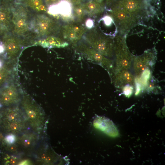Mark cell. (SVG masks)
Segmentation results:
<instances>
[{"label": "cell", "mask_w": 165, "mask_h": 165, "mask_svg": "<svg viewBox=\"0 0 165 165\" xmlns=\"http://www.w3.org/2000/svg\"><path fill=\"white\" fill-rule=\"evenodd\" d=\"M26 5L33 11L43 13L47 12V8L43 0H24Z\"/></svg>", "instance_id": "obj_21"}, {"label": "cell", "mask_w": 165, "mask_h": 165, "mask_svg": "<svg viewBox=\"0 0 165 165\" xmlns=\"http://www.w3.org/2000/svg\"><path fill=\"white\" fill-rule=\"evenodd\" d=\"M11 72V69L8 64L3 65L0 68V88L5 83Z\"/></svg>", "instance_id": "obj_23"}, {"label": "cell", "mask_w": 165, "mask_h": 165, "mask_svg": "<svg viewBox=\"0 0 165 165\" xmlns=\"http://www.w3.org/2000/svg\"><path fill=\"white\" fill-rule=\"evenodd\" d=\"M73 13L75 22L79 23L83 21L86 16L82 3L73 5Z\"/></svg>", "instance_id": "obj_22"}, {"label": "cell", "mask_w": 165, "mask_h": 165, "mask_svg": "<svg viewBox=\"0 0 165 165\" xmlns=\"http://www.w3.org/2000/svg\"><path fill=\"white\" fill-rule=\"evenodd\" d=\"M30 24L31 32L38 39L57 34L61 27L57 20L43 13L32 16Z\"/></svg>", "instance_id": "obj_6"}, {"label": "cell", "mask_w": 165, "mask_h": 165, "mask_svg": "<svg viewBox=\"0 0 165 165\" xmlns=\"http://www.w3.org/2000/svg\"><path fill=\"white\" fill-rule=\"evenodd\" d=\"M1 160L2 163L5 165L18 164L21 161L18 156L6 153L2 154Z\"/></svg>", "instance_id": "obj_24"}, {"label": "cell", "mask_w": 165, "mask_h": 165, "mask_svg": "<svg viewBox=\"0 0 165 165\" xmlns=\"http://www.w3.org/2000/svg\"><path fill=\"white\" fill-rule=\"evenodd\" d=\"M152 0H117L110 7L117 8L141 21L152 17L155 13L154 7L150 2Z\"/></svg>", "instance_id": "obj_3"}, {"label": "cell", "mask_w": 165, "mask_h": 165, "mask_svg": "<svg viewBox=\"0 0 165 165\" xmlns=\"http://www.w3.org/2000/svg\"><path fill=\"white\" fill-rule=\"evenodd\" d=\"M21 107L29 124L33 131L40 133L45 124L44 113L40 107L30 96L24 95L21 100Z\"/></svg>", "instance_id": "obj_4"}, {"label": "cell", "mask_w": 165, "mask_h": 165, "mask_svg": "<svg viewBox=\"0 0 165 165\" xmlns=\"http://www.w3.org/2000/svg\"><path fill=\"white\" fill-rule=\"evenodd\" d=\"M5 138L6 142L9 145L14 144L17 141L16 135L12 134H7Z\"/></svg>", "instance_id": "obj_27"}, {"label": "cell", "mask_w": 165, "mask_h": 165, "mask_svg": "<svg viewBox=\"0 0 165 165\" xmlns=\"http://www.w3.org/2000/svg\"><path fill=\"white\" fill-rule=\"evenodd\" d=\"M3 65L2 61L0 59V68Z\"/></svg>", "instance_id": "obj_36"}, {"label": "cell", "mask_w": 165, "mask_h": 165, "mask_svg": "<svg viewBox=\"0 0 165 165\" xmlns=\"http://www.w3.org/2000/svg\"><path fill=\"white\" fill-rule=\"evenodd\" d=\"M73 5H77L82 3L85 0H68Z\"/></svg>", "instance_id": "obj_34"}, {"label": "cell", "mask_w": 165, "mask_h": 165, "mask_svg": "<svg viewBox=\"0 0 165 165\" xmlns=\"http://www.w3.org/2000/svg\"><path fill=\"white\" fill-rule=\"evenodd\" d=\"M29 126L25 114L18 106H7L0 111V129L4 133L15 135L22 134Z\"/></svg>", "instance_id": "obj_1"}, {"label": "cell", "mask_w": 165, "mask_h": 165, "mask_svg": "<svg viewBox=\"0 0 165 165\" xmlns=\"http://www.w3.org/2000/svg\"><path fill=\"white\" fill-rule=\"evenodd\" d=\"M106 11L112 18L119 34L127 35L133 28L141 23V20L138 18L116 7L111 6Z\"/></svg>", "instance_id": "obj_7"}, {"label": "cell", "mask_w": 165, "mask_h": 165, "mask_svg": "<svg viewBox=\"0 0 165 165\" xmlns=\"http://www.w3.org/2000/svg\"><path fill=\"white\" fill-rule=\"evenodd\" d=\"M7 32V31L2 25L0 22V35L6 33Z\"/></svg>", "instance_id": "obj_35"}, {"label": "cell", "mask_w": 165, "mask_h": 165, "mask_svg": "<svg viewBox=\"0 0 165 165\" xmlns=\"http://www.w3.org/2000/svg\"><path fill=\"white\" fill-rule=\"evenodd\" d=\"M140 76L139 80L143 88H146L151 77V71L149 68H146L142 72Z\"/></svg>", "instance_id": "obj_25"}, {"label": "cell", "mask_w": 165, "mask_h": 165, "mask_svg": "<svg viewBox=\"0 0 165 165\" xmlns=\"http://www.w3.org/2000/svg\"><path fill=\"white\" fill-rule=\"evenodd\" d=\"M123 94L127 97H130L133 93V88L132 85L127 84L123 87Z\"/></svg>", "instance_id": "obj_26"}, {"label": "cell", "mask_w": 165, "mask_h": 165, "mask_svg": "<svg viewBox=\"0 0 165 165\" xmlns=\"http://www.w3.org/2000/svg\"><path fill=\"white\" fill-rule=\"evenodd\" d=\"M2 106V104L0 103V108H1V107Z\"/></svg>", "instance_id": "obj_37"}, {"label": "cell", "mask_w": 165, "mask_h": 165, "mask_svg": "<svg viewBox=\"0 0 165 165\" xmlns=\"http://www.w3.org/2000/svg\"><path fill=\"white\" fill-rule=\"evenodd\" d=\"M16 86L13 82L5 83L0 88V103L6 107L18 103L21 99Z\"/></svg>", "instance_id": "obj_13"}, {"label": "cell", "mask_w": 165, "mask_h": 165, "mask_svg": "<svg viewBox=\"0 0 165 165\" xmlns=\"http://www.w3.org/2000/svg\"><path fill=\"white\" fill-rule=\"evenodd\" d=\"M11 8L2 6L0 8V22L8 32L11 29Z\"/></svg>", "instance_id": "obj_20"}, {"label": "cell", "mask_w": 165, "mask_h": 165, "mask_svg": "<svg viewBox=\"0 0 165 165\" xmlns=\"http://www.w3.org/2000/svg\"><path fill=\"white\" fill-rule=\"evenodd\" d=\"M85 25L87 30H91L95 27V21L92 18L89 17L85 20Z\"/></svg>", "instance_id": "obj_28"}, {"label": "cell", "mask_w": 165, "mask_h": 165, "mask_svg": "<svg viewBox=\"0 0 165 165\" xmlns=\"http://www.w3.org/2000/svg\"><path fill=\"white\" fill-rule=\"evenodd\" d=\"M39 139L38 134L35 132H24L17 138L18 143L24 149L30 150L36 145Z\"/></svg>", "instance_id": "obj_19"}, {"label": "cell", "mask_w": 165, "mask_h": 165, "mask_svg": "<svg viewBox=\"0 0 165 165\" xmlns=\"http://www.w3.org/2000/svg\"><path fill=\"white\" fill-rule=\"evenodd\" d=\"M75 46L77 50L88 60L101 66L108 72L113 68L112 60L99 53L85 43L80 42Z\"/></svg>", "instance_id": "obj_9"}, {"label": "cell", "mask_w": 165, "mask_h": 165, "mask_svg": "<svg viewBox=\"0 0 165 165\" xmlns=\"http://www.w3.org/2000/svg\"><path fill=\"white\" fill-rule=\"evenodd\" d=\"M93 125L95 128L109 136L115 137L119 134L118 130L112 121L105 116H96L93 121Z\"/></svg>", "instance_id": "obj_16"}, {"label": "cell", "mask_w": 165, "mask_h": 165, "mask_svg": "<svg viewBox=\"0 0 165 165\" xmlns=\"http://www.w3.org/2000/svg\"><path fill=\"white\" fill-rule=\"evenodd\" d=\"M12 34H6L3 39L6 51L5 56L10 61L15 60L22 49L23 41Z\"/></svg>", "instance_id": "obj_14"}, {"label": "cell", "mask_w": 165, "mask_h": 165, "mask_svg": "<svg viewBox=\"0 0 165 165\" xmlns=\"http://www.w3.org/2000/svg\"><path fill=\"white\" fill-rule=\"evenodd\" d=\"M113 80L115 86L117 87H123L127 84L133 85L134 82V76L125 69L115 70Z\"/></svg>", "instance_id": "obj_18"}, {"label": "cell", "mask_w": 165, "mask_h": 165, "mask_svg": "<svg viewBox=\"0 0 165 165\" xmlns=\"http://www.w3.org/2000/svg\"><path fill=\"white\" fill-rule=\"evenodd\" d=\"M82 38L91 47L108 58L114 55V38L105 35L99 28L95 27L87 31Z\"/></svg>", "instance_id": "obj_2"}, {"label": "cell", "mask_w": 165, "mask_h": 165, "mask_svg": "<svg viewBox=\"0 0 165 165\" xmlns=\"http://www.w3.org/2000/svg\"><path fill=\"white\" fill-rule=\"evenodd\" d=\"M157 51L155 48L145 50L141 55H133L134 71L136 75L140 76L145 69L152 67L157 59Z\"/></svg>", "instance_id": "obj_12"}, {"label": "cell", "mask_w": 165, "mask_h": 165, "mask_svg": "<svg viewBox=\"0 0 165 165\" xmlns=\"http://www.w3.org/2000/svg\"><path fill=\"white\" fill-rule=\"evenodd\" d=\"M134 82L136 85L135 95H138L142 89V85L141 84L139 79L136 78L134 80Z\"/></svg>", "instance_id": "obj_29"}, {"label": "cell", "mask_w": 165, "mask_h": 165, "mask_svg": "<svg viewBox=\"0 0 165 165\" xmlns=\"http://www.w3.org/2000/svg\"><path fill=\"white\" fill-rule=\"evenodd\" d=\"M0 143L2 147L4 148L8 144L6 142L5 137L0 131Z\"/></svg>", "instance_id": "obj_31"}, {"label": "cell", "mask_w": 165, "mask_h": 165, "mask_svg": "<svg viewBox=\"0 0 165 165\" xmlns=\"http://www.w3.org/2000/svg\"><path fill=\"white\" fill-rule=\"evenodd\" d=\"M127 35L118 34L114 38V54L115 55L116 67L115 70L129 69L133 61V55L127 47Z\"/></svg>", "instance_id": "obj_8"}, {"label": "cell", "mask_w": 165, "mask_h": 165, "mask_svg": "<svg viewBox=\"0 0 165 165\" xmlns=\"http://www.w3.org/2000/svg\"><path fill=\"white\" fill-rule=\"evenodd\" d=\"M12 34L22 39L31 32V21L32 16L26 7L17 4L11 7Z\"/></svg>", "instance_id": "obj_5"}, {"label": "cell", "mask_w": 165, "mask_h": 165, "mask_svg": "<svg viewBox=\"0 0 165 165\" xmlns=\"http://www.w3.org/2000/svg\"><path fill=\"white\" fill-rule=\"evenodd\" d=\"M32 164V163L30 160L25 159L21 160L18 165H31Z\"/></svg>", "instance_id": "obj_33"}, {"label": "cell", "mask_w": 165, "mask_h": 165, "mask_svg": "<svg viewBox=\"0 0 165 165\" xmlns=\"http://www.w3.org/2000/svg\"><path fill=\"white\" fill-rule=\"evenodd\" d=\"M34 45H39L46 48H64L69 45L68 42L59 37L50 35L39 38L34 42Z\"/></svg>", "instance_id": "obj_17"}, {"label": "cell", "mask_w": 165, "mask_h": 165, "mask_svg": "<svg viewBox=\"0 0 165 165\" xmlns=\"http://www.w3.org/2000/svg\"><path fill=\"white\" fill-rule=\"evenodd\" d=\"M106 7L107 9L109 8L117 0H104Z\"/></svg>", "instance_id": "obj_32"}, {"label": "cell", "mask_w": 165, "mask_h": 165, "mask_svg": "<svg viewBox=\"0 0 165 165\" xmlns=\"http://www.w3.org/2000/svg\"><path fill=\"white\" fill-rule=\"evenodd\" d=\"M60 0H44L47 6L49 7L52 5L58 2Z\"/></svg>", "instance_id": "obj_30"}, {"label": "cell", "mask_w": 165, "mask_h": 165, "mask_svg": "<svg viewBox=\"0 0 165 165\" xmlns=\"http://www.w3.org/2000/svg\"><path fill=\"white\" fill-rule=\"evenodd\" d=\"M57 19H61L66 23L75 22L73 5L68 0H60L57 3L48 7L47 12Z\"/></svg>", "instance_id": "obj_10"}, {"label": "cell", "mask_w": 165, "mask_h": 165, "mask_svg": "<svg viewBox=\"0 0 165 165\" xmlns=\"http://www.w3.org/2000/svg\"><path fill=\"white\" fill-rule=\"evenodd\" d=\"M60 31L63 39L75 46L82 38L87 29L79 23H67L61 27Z\"/></svg>", "instance_id": "obj_11"}, {"label": "cell", "mask_w": 165, "mask_h": 165, "mask_svg": "<svg viewBox=\"0 0 165 165\" xmlns=\"http://www.w3.org/2000/svg\"><path fill=\"white\" fill-rule=\"evenodd\" d=\"M86 16L97 18L103 16L106 10L104 0H85L82 3Z\"/></svg>", "instance_id": "obj_15"}]
</instances>
